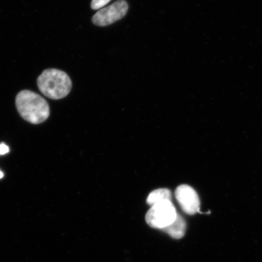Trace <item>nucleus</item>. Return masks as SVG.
<instances>
[{"label": "nucleus", "instance_id": "obj_1", "mask_svg": "<svg viewBox=\"0 0 262 262\" xmlns=\"http://www.w3.org/2000/svg\"><path fill=\"white\" fill-rule=\"evenodd\" d=\"M15 104L23 119L32 124L44 122L50 115L47 101L40 95L31 91L19 92L16 97Z\"/></svg>", "mask_w": 262, "mask_h": 262}, {"label": "nucleus", "instance_id": "obj_2", "mask_svg": "<svg viewBox=\"0 0 262 262\" xmlns=\"http://www.w3.org/2000/svg\"><path fill=\"white\" fill-rule=\"evenodd\" d=\"M39 90L51 99L59 100L67 97L72 89V81L64 72L56 69H48L38 77Z\"/></svg>", "mask_w": 262, "mask_h": 262}, {"label": "nucleus", "instance_id": "obj_3", "mask_svg": "<svg viewBox=\"0 0 262 262\" xmlns=\"http://www.w3.org/2000/svg\"><path fill=\"white\" fill-rule=\"evenodd\" d=\"M178 214L171 201H163L151 206L146 213L145 220L149 227L162 229L172 224Z\"/></svg>", "mask_w": 262, "mask_h": 262}, {"label": "nucleus", "instance_id": "obj_4", "mask_svg": "<svg viewBox=\"0 0 262 262\" xmlns=\"http://www.w3.org/2000/svg\"><path fill=\"white\" fill-rule=\"evenodd\" d=\"M128 5L124 0H118L112 5L101 9L93 17L94 25L106 26L112 25L126 15Z\"/></svg>", "mask_w": 262, "mask_h": 262}, {"label": "nucleus", "instance_id": "obj_5", "mask_svg": "<svg viewBox=\"0 0 262 262\" xmlns=\"http://www.w3.org/2000/svg\"><path fill=\"white\" fill-rule=\"evenodd\" d=\"M175 196L182 210L188 215H194L200 211L199 196L194 188L188 185H182L176 188Z\"/></svg>", "mask_w": 262, "mask_h": 262}, {"label": "nucleus", "instance_id": "obj_6", "mask_svg": "<svg viewBox=\"0 0 262 262\" xmlns=\"http://www.w3.org/2000/svg\"><path fill=\"white\" fill-rule=\"evenodd\" d=\"M186 229V221L181 215L178 214L174 222L162 229L173 238L180 239L184 236Z\"/></svg>", "mask_w": 262, "mask_h": 262}, {"label": "nucleus", "instance_id": "obj_7", "mask_svg": "<svg viewBox=\"0 0 262 262\" xmlns=\"http://www.w3.org/2000/svg\"><path fill=\"white\" fill-rule=\"evenodd\" d=\"M171 192L168 189L161 188L150 192L147 198V204L153 206L163 201H171Z\"/></svg>", "mask_w": 262, "mask_h": 262}, {"label": "nucleus", "instance_id": "obj_8", "mask_svg": "<svg viewBox=\"0 0 262 262\" xmlns=\"http://www.w3.org/2000/svg\"><path fill=\"white\" fill-rule=\"evenodd\" d=\"M111 0H93L91 2V8L93 10H98L102 8L106 5Z\"/></svg>", "mask_w": 262, "mask_h": 262}, {"label": "nucleus", "instance_id": "obj_9", "mask_svg": "<svg viewBox=\"0 0 262 262\" xmlns=\"http://www.w3.org/2000/svg\"><path fill=\"white\" fill-rule=\"evenodd\" d=\"M9 152V147L5 143L0 144V155H5Z\"/></svg>", "mask_w": 262, "mask_h": 262}, {"label": "nucleus", "instance_id": "obj_10", "mask_svg": "<svg viewBox=\"0 0 262 262\" xmlns=\"http://www.w3.org/2000/svg\"><path fill=\"white\" fill-rule=\"evenodd\" d=\"M3 176H4V174H3L2 171H0V179H2L3 178Z\"/></svg>", "mask_w": 262, "mask_h": 262}]
</instances>
